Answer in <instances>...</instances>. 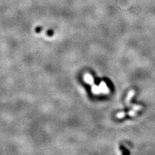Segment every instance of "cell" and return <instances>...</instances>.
I'll list each match as a JSON object with an SVG mask.
<instances>
[{"instance_id": "cell-3", "label": "cell", "mask_w": 155, "mask_h": 155, "mask_svg": "<svg viewBox=\"0 0 155 155\" xmlns=\"http://www.w3.org/2000/svg\"><path fill=\"white\" fill-rule=\"evenodd\" d=\"M134 95V91H131L129 93L127 97V102H129V101H130L131 98L133 97Z\"/></svg>"}, {"instance_id": "cell-1", "label": "cell", "mask_w": 155, "mask_h": 155, "mask_svg": "<svg viewBox=\"0 0 155 155\" xmlns=\"http://www.w3.org/2000/svg\"><path fill=\"white\" fill-rule=\"evenodd\" d=\"M92 91L95 94H107L109 92V90L108 87H107L105 82H101L99 86H93L92 89Z\"/></svg>"}, {"instance_id": "cell-2", "label": "cell", "mask_w": 155, "mask_h": 155, "mask_svg": "<svg viewBox=\"0 0 155 155\" xmlns=\"http://www.w3.org/2000/svg\"><path fill=\"white\" fill-rule=\"evenodd\" d=\"M84 80L87 83H89V84H92L93 83H94V79L92 77V76H91L90 74H85L84 76Z\"/></svg>"}, {"instance_id": "cell-4", "label": "cell", "mask_w": 155, "mask_h": 155, "mask_svg": "<svg viewBox=\"0 0 155 155\" xmlns=\"http://www.w3.org/2000/svg\"><path fill=\"white\" fill-rule=\"evenodd\" d=\"M125 116V113H118L117 114H116V117L118 118H122Z\"/></svg>"}]
</instances>
